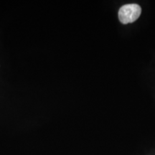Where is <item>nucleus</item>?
I'll use <instances>...</instances> for the list:
<instances>
[{"mask_svg":"<svg viewBox=\"0 0 155 155\" xmlns=\"http://www.w3.org/2000/svg\"><path fill=\"white\" fill-rule=\"evenodd\" d=\"M5 65L0 50V109L5 106L11 95V85L5 78Z\"/></svg>","mask_w":155,"mask_h":155,"instance_id":"1","label":"nucleus"},{"mask_svg":"<svg viewBox=\"0 0 155 155\" xmlns=\"http://www.w3.org/2000/svg\"><path fill=\"white\" fill-rule=\"evenodd\" d=\"M141 7L137 4H128L124 5L119 11V18L123 24L134 22L140 16Z\"/></svg>","mask_w":155,"mask_h":155,"instance_id":"2","label":"nucleus"}]
</instances>
